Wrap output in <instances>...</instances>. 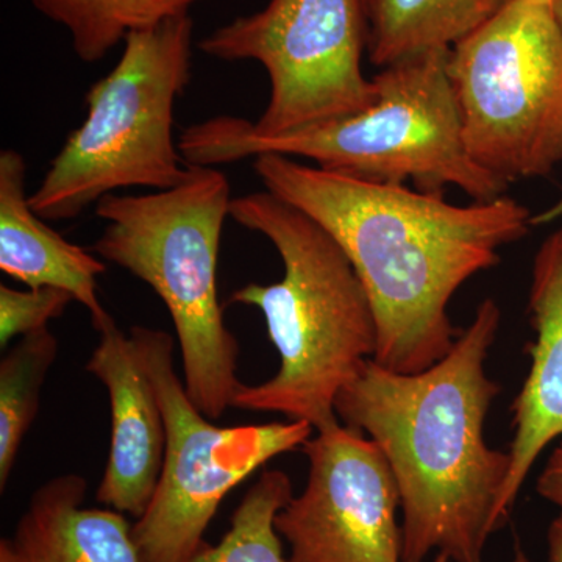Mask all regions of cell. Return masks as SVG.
<instances>
[{"label":"cell","instance_id":"e0dca14e","mask_svg":"<svg viewBox=\"0 0 562 562\" xmlns=\"http://www.w3.org/2000/svg\"><path fill=\"white\" fill-rule=\"evenodd\" d=\"M58 339L49 328L24 336L0 361V491L16 464L22 441L40 409L47 373L57 360Z\"/></svg>","mask_w":562,"mask_h":562},{"label":"cell","instance_id":"cb8c5ba5","mask_svg":"<svg viewBox=\"0 0 562 562\" xmlns=\"http://www.w3.org/2000/svg\"><path fill=\"white\" fill-rule=\"evenodd\" d=\"M553 13L562 29V0H552Z\"/></svg>","mask_w":562,"mask_h":562},{"label":"cell","instance_id":"8fae6325","mask_svg":"<svg viewBox=\"0 0 562 562\" xmlns=\"http://www.w3.org/2000/svg\"><path fill=\"white\" fill-rule=\"evenodd\" d=\"M94 330L101 339L87 362V371L105 386L111 408L109 460L95 498L138 519L160 480L166 453L165 417L132 336L125 335L111 316Z\"/></svg>","mask_w":562,"mask_h":562},{"label":"cell","instance_id":"ffe728a7","mask_svg":"<svg viewBox=\"0 0 562 562\" xmlns=\"http://www.w3.org/2000/svg\"><path fill=\"white\" fill-rule=\"evenodd\" d=\"M536 491L543 501L552 503L562 513V439L543 465Z\"/></svg>","mask_w":562,"mask_h":562},{"label":"cell","instance_id":"3957f363","mask_svg":"<svg viewBox=\"0 0 562 562\" xmlns=\"http://www.w3.org/2000/svg\"><path fill=\"white\" fill-rule=\"evenodd\" d=\"M231 217L265 236L283 262L277 283L246 284L231 295L260 310L280 358L276 375L243 384L232 408L283 414L316 431L339 424L338 395L379 344L364 284L330 233L272 192L233 198Z\"/></svg>","mask_w":562,"mask_h":562},{"label":"cell","instance_id":"7402d4cb","mask_svg":"<svg viewBox=\"0 0 562 562\" xmlns=\"http://www.w3.org/2000/svg\"><path fill=\"white\" fill-rule=\"evenodd\" d=\"M558 217H562V195L560 201L554 203L552 209L542 211L541 214H538V216L532 217V225L549 224V222L558 220Z\"/></svg>","mask_w":562,"mask_h":562},{"label":"cell","instance_id":"277c9868","mask_svg":"<svg viewBox=\"0 0 562 562\" xmlns=\"http://www.w3.org/2000/svg\"><path fill=\"white\" fill-rule=\"evenodd\" d=\"M450 49L395 63L373 77L376 99L368 109L302 128L258 138L241 117L191 124L179 138L187 165L217 168L273 154L313 161L325 171L425 192L458 188L472 201H492L506 184L472 160L462 136L461 111L449 76Z\"/></svg>","mask_w":562,"mask_h":562},{"label":"cell","instance_id":"5b68a950","mask_svg":"<svg viewBox=\"0 0 562 562\" xmlns=\"http://www.w3.org/2000/svg\"><path fill=\"white\" fill-rule=\"evenodd\" d=\"M232 187L217 168L188 165L176 188L139 195L110 194L94 206L105 222L92 246L98 257L149 284L171 314L183 383L211 420L232 408L243 386L239 346L217 295L222 231Z\"/></svg>","mask_w":562,"mask_h":562},{"label":"cell","instance_id":"ba28073f","mask_svg":"<svg viewBox=\"0 0 562 562\" xmlns=\"http://www.w3.org/2000/svg\"><path fill=\"white\" fill-rule=\"evenodd\" d=\"M131 336L166 425L160 480L133 536L143 562H187L206 546L224 498L273 458L302 449L314 428L303 420L217 427L176 371L172 336L147 327Z\"/></svg>","mask_w":562,"mask_h":562},{"label":"cell","instance_id":"44dd1931","mask_svg":"<svg viewBox=\"0 0 562 562\" xmlns=\"http://www.w3.org/2000/svg\"><path fill=\"white\" fill-rule=\"evenodd\" d=\"M547 560L562 562V513L554 517L547 531Z\"/></svg>","mask_w":562,"mask_h":562},{"label":"cell","instance_id":"603a6c76","mask_svg":"<svg viewBox=\"0 0 562 562\" xmlns=\"http://www.w3.org/2000/svg\"><path fill=\"white\" fill-rule=\"evenodd\" d=\"M432 562H452V561H450V558L446 557V554L438 553V554H436L435 561H432ZM512 562H530V560H528L527 554H525V552H522V550H517L516 554H514Z\"/></svg>","mask_w":562,"mask_h":562},{"label":"cell","instance_id":"9a60e30c","mask_svg":"<svg viewBox=\"0 0 562 562\" xmlns=\"http://www.w3.org/2000/svg\"><path fill=\"white\" fill-rule=\"evenodd\" d=\"M513 0H371L368 55L387 68L431 50L452 49Z\"/></svg>","mask_w":562,"mask_h":562},{"label":"cell","instance_id":"30bf717a","mask_svg":"<svg viewBox=\"0 0 562 562\" xmlns=\"http://www.w3.org/2000/svg\"><path fill=\"white\" fill-rule=\"evenodd\" d=\"M302 452L305 490L276 517L288 562H402L401 492L376 442L339 422Z\"/></svg>","mask_w":562,"mask_h":562},{"label":"cell","instance_id":"d6986e66","mask_svg":"<svg viewBox=\"0 0 562 562\" xmlns=\"http://www.w3.org/2000/svg\"><path fill=\"white\" fill-rule=\"evenodd\" d=\"M72 302H76L74 295L60 288L21 291L0 284V346L5 349L18 336L24 338L44 330L52 319L63 316Z\"/></svg>","mask_w":562,"mask_h":562},{"label":"cell","instance_id":"4fadbf2b","mask_svg":"<svg viewBox=\"0 0 562 562\" xmlns=\"http://www.w3.org/2000/svg\"><path fill=\"white\" fill-rule=\"evenodd\" d=\"M87 491L77 473L40 486L0 541V562H143L125 514L85 508Z\"/></svg>","mask_w":562,"mask_h":562},{"label":"cell","instance_id":"7a4b0ae2","mask_svg":"<svg viewBox=\"0 0 562 562\" xmlns=\"http://www.w3.org/2000/svg\"><path fill=\"white\" fill-rule=\"evenodd\" d=\"M501 322V306L486 299L441 361L398 373L369 360L338 395L339 419L376 442L394 473L402 562H425L432 552L483 562L487 539L502 527L509 453L484 439L502 391L486 372Z\"/></svg>","mask_w":562,"mask_h":562},{"label":"cell","instance_id":"5bb4252c","mask_svg":"<svg viewBox=\"0 0 562 562\" xmlns=\"http://www.w3.org/2000/svg\"><path fill=\"white\" fill-rule=\"evenodd\" d=\"M21 151H0V269L25 286L60 288L90 313L92 327L110 316L99 301L105 261L63 238L33 211Z\"/></svg>","mask_w":562,"mask_h":562},{"label":"cell","instance_id":"9c48e42d","mask_svg":"<svg viewBox=\"0 0 562 562\" xmlns=\"http://www.w3.org/2000/svg\"><path fill=\"white\" fill-rule=\"evenodd\" d=\"M371 0H269L260 11L221 25L198 43L216 60L257 61L269 101L244 128L273 138L339 120L372 105L375 81L362 70Z\"/></svg>","mask_w":562,"mask_h":562},{"label":"cell","instance_id":"2e32d148","mask_svg":"<svg viewBox=\"0 0 562 562\" xmlns=\"http://www.w3.org/2000/svg\"><path fill=\"white\" fill-rule=\"evenodd\" d=\"M44 18L69 33L81 63L102 61L128 35L190 14L203 0H29Z\"/></svg>","mask_w":562,"mask_h":562},{"label":"cell","instance_id":"7c38bea8","mask_svg":"<svg viewBox=\"0 0 562 562\" xmlns=\"http://www.w3.org/2000/svg\"><path fill=\"white\" fill-rule=\"evenodd\" d=\"M528 313L536 339L528 347L530 371L512 405L509 473L498 503L502 527L532 465L550 443L562 439V224L532 261Z\"/></svg>","mask_w":562,"mask_h":562},{"label":"cell","instance_id":"ac0fdd59","mask_svg":"<svg viewBox=\"0 0 562 562\" xmlns=\"http://www.w3.org/2000/svg\"><path fill=\"white\" fill-rule=\"evenodd\" d=\"M292 498L290 476L265 471L246 492L216 546L206 543L187 562H288L276 517Z\"/></svg>","mask_w":562,"mask_h":562},{"label":"cell","instance_id":"6da1fadb","mask_svg":"<svg viewBox=\"0 0 562 562\" xmlns=\"http://www.w3.org/2000/svg\"><path fill=\"white\" fill-rule=\"evenodd\" d=\"M266 191L322 225L364 284L375 313L373 360L398 373L441 361L458 333L453 295L501 262L502 247L532 227L528 206L513 198L447 202L441 192L376 183L325 171L283 155L254 158Z\"/></svg>","mask_w":562,"mask_h":562},{"label":"cell","instance_id":"52a82bcc","mask_svg":"<svg viewBox=\"0 0 562 562\" xmlns=\"http://www.w3.org/2000/svg\"><path fill=\"white\" fill-rule=\"evenodd\" d=\"M465 149L503 181L562 162V29L552 0H513L450 49Z\"/></svg>","mask_w":562,"mask_h":562},{"label":"cell","instance_id":"8992f818","mask_svg":"<svg viewBox=\"0 0 562 562\" xmlns=\"http://www.w3.org/2000/svg\"><path fill=\"white\" fill-rule=\"evenodd\" d=\"M192 46L191 14L128 35L120 61L85 95L87 117L29 198L40 217L76 220L116 191H166L187 179L173 116L190 87Z\"/></svg>","mask_w":562,"mask_h":562}]
</instances>
